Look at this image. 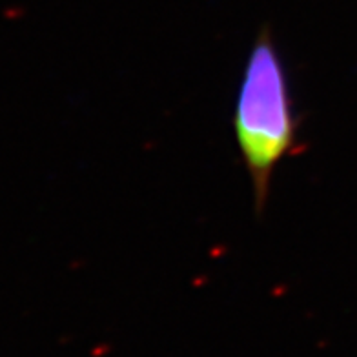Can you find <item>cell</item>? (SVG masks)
I'll use <instances>...</instances> for the list:
<instances>
[{"mask_svg":"<svg viewBox=\"0 0 357 357\" xmlns=\"http://www.w3.org/2000/svg\"><path fill=\"white\" fill-rule=\"evenodd\" d=\"M231 124L252 183L255 213L261 217L270 195L273 172L299 148L301 128L287 64L268 26L259 29L250 46Z\"/></svg>","mask_w":357,"mask_h":357,"instance_id":"cell-1","label":"cell"}]
</instances>
